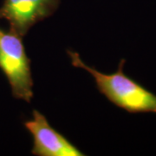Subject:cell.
I'll use <instances>...</instances> for the list:
<instances>
[{"mask_svg":"<svg viewBox=\"0 0 156 156\" xmlns=\"http://www.w3.org/2000/svg\"><path fill=\"white\" fill-rule=\"evenodd\" d=\"M67 54L74 67L83 69L93 76L101 94L114 105L131 114H156V95L124 73L125 59L120 61L116 72L104 74L85 64L77 52L68 50Z\"/></svg>","mask_w":156,"mask_h":156,"instance_id":"6da1fadb","label":"cell"},{"mask_svg":"<svg viewBox=\"0 0 156 156\" xmlns=\"http://www.w3.org/2000/svg\"><path fill=\"white\" fill-rule=\"evenodd\" d=\"M0 69L11 86L12 95L26 102L33 97V79L22 37L0 27Z\"/></svg>","mask_w":156,"mask_h":156,"instance_id":"7a4b0ae2","label":"cell"},{"mask_svg":"<svg viewBox=\"0 0 156 156\" xmlns=\"http://www.w3.org/2000/svg\"><path fill=\"white\" fill-rule=\"evenodd\" d=\"M61 0H4L0 19L6 20L11 31L24 37L36 23L52 16Z\"/></svg>","mask_w":156,"mask_h":156,"instance_id":"3957f363","label":"cell"},{"mask_svg":"<svg viewBox=\"0 0 156 156\" xmlns=\"http://www.w3.org/2000/svg\"><path fill=\"white\" fill-rule=\"evenodd\" d=\"M24 127L33 138L31 154L37 156H83L69 140L53 128L46 117L33 110L32 119L24 122Z\"/></svg>","mask_w":156,"mask_h":156,"instance_id":"277c9868","label":"cell"}]
</instances>
